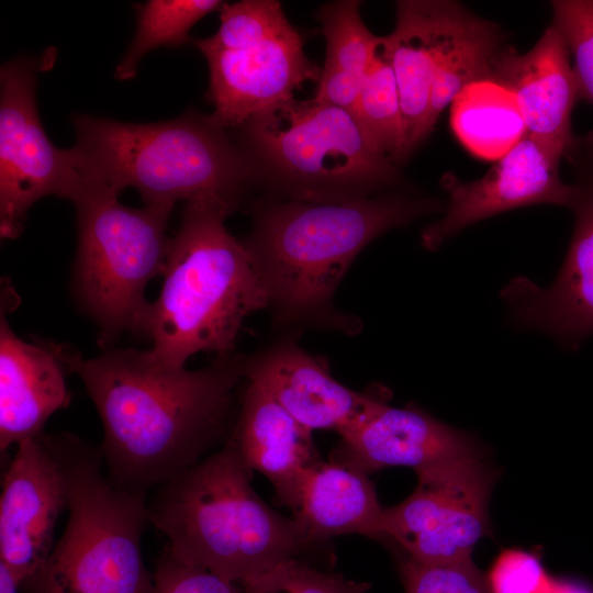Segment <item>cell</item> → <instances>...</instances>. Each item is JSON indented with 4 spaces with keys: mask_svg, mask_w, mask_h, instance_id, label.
<instances>
[{
    "mask_svg": "<svg viewBox=\"0 0 593 593\" xmlns=\"http://www.w3.org/2000/svg\"><path fill=\"white\" fill-rule=\"evenodd\" d=\"M232 213L217 200L184 203L161 289L142 332L152 342V356L166 367L183 368L202 351L234 354L246 317L269 307L249 253L225 226Z\"/></svg>",
    "mask_w": 593,
    "mask_h": 593,
    "instance_id": "4",
    "label": "cell"
},
{
    "mask_svg": "<svg viewBox=\"0 0 593 593\" xmlns=\"http://www.w3.org/2000/svg\"><path fill=\"white\" fill-rule=\"evenodd\" d=\"M75 435L42 434L21 441L2 480L0 562L21 583L54 548L56 523L68 511Z\"/></svg>",
    "mask_w": 593,
    "mask_h": 593,
    "instance_id": "11",
    "label": "cell"
},
{
    "mask_svg": "<svg viewBox=\"0 0 593 593\" xmlns=\"http://www.w3.org/2000/svg\"><path fill=\"white\" fill-rule=\"evenodd\" d=\"M71 121L76 177L119 195L134 188L144 205L217 200L235 212L256 184L246 153L211 114L191 110L155 123L75 114Z\"/></svg>",
    "mask_w": 593,
    "mask_h": 593,
    "instance_id": "3",
    "label": "cell"
},
{
    "mask_svg": "<svg viewBox=\"0 0 593 593\" xmlns=\"http://www.w3.org/2000/svg\"><path fill=\"white\" fill-rule=\"evenodd\" d=\"M417 479L409 497L384 508V537H391L410 559L421 563L471 560L478 541L491 534V471L479 455H472Z\"/></svg>",
    "mask_w": 593,
    "mask_h": 593,
    "instance_id": "10",
    "label": "cell"
},
{
    "mask_svg": "<svg viewBox=\"0 0 593 593\" xmlns=\"http://www.w3.org/2000/svg\"><path fill=\"white\" fill-rule=\"evenodd\" d=\"M76 373L103 426L109 479L147 494L198 463L224 433L245 358L217 357L197 370L170 368L147 350L109 347L93 358L48 340Z\"/></svg>",
    "mask_w": 593,
    "mask_h": 593,
    "instance_id": "1",
    "label": "cell"
},
{
    "mask_svg": "<svg viewBox=\"0 0 593 593\" xmlns=\"http://www.w3.org/2000/svg\"><path fill=\"white\" fill-rule=\"evenodd\" d=\"M251 470L227 443L148 501L149 522L178 560L242 583L299 558L310 546L292 517L269 507L250 483Z\"/></svg>",
    "mask_w": 593,
    "mask_h": 593,
    "instance_id": "5",
    "label": "cell"
},
{
    "mask_svg": "<svg viewBox=\"0 0 593 593\" xmlns=\"http://www.w3.org/2000/svg\"><path fill=\"white\" fill-rule=\"evenodd\" d=\"M550 593H593V590L579 582L556 579Z\"/></svg>",
    "mask_w": 593,
    "mask_h": 593,
    "instance_id": "34",
    "label": "cell"
},
{
    "mask_svg": "<svg viewBox=\"0 0 593 593\" xmlns=\"http://www.w3.org/2000/svg\"><path fill=\"white\" fill-rule=\"evenodd\" d=\"M244 377L307 429L335 430L340 437L355 429L382 399L335 380L322 359L303 349L294 336H284L245 358Z\"/></svg>",
    "mask_w": 593,
    "mask_h": 593,
    "instance_id": "15",
    "label": "cell"
},
{
    "mask_svg": "<svg viewBox=\"0 0 593 593\" xmlns=\"http://www.w3.org/2000/svg\"><path fill=\"white\" fill-rule=\"evenodd\" d=\"M399 570L405 593H490L485 575L472 559L427 564L407 557Z\"/></svg>",
    "mask_w": 593,
    "mask_h": 593,
    "instance_id": "30",
    "label": "cell"
},
{
    "mask_svg": "<svg viewBox=\"0 0 593 593\" xmlns=\"http://www.w3.org/2000/svg\"><path fill=\"white\" fill-rule=\"evenodd\" d=\"M219 0H149L136 5L134 37L118 64L114 77L136 76L142 58L159 47H179L191 42L190 31L202 18L220 10Z\"/></svg>",
    "mask_w": 593,
    "mask_h": 593,
    "instance_id": "25",
    "label": "cell"
},
{
    "mask_svg": "<svg viewBox=\"0 0 593 593\" xmlns=\"http://www.w3.org/2000/svg\"><path fill=\"white\" fill-rule=\"evenodd\" d=\"M205 57L211 114L224 128H238L256 114L290 99L321 69L303 51L291 26L277 35L234 49L198 48Z\"/></svg>",
    "mask_w": 593,
    "mask_h": 593,
    "instance_id": "14",
    "label": "cell"
},
{
    "mask_svg": "<svg viewBox=\"0 0 593 593\" xmlns=\"http://www.w3.org/2000/svg\"><path fill=\"white\" fill-rule=\"evenodd\" d=\"M152 577V593H245L239 583L184 563L166 549Z\"/></svg>",
    "mask_w": 593,
    "mask_h": 593,
    "instance_id": "32",
    "label": "cell"
},
{
    "mask_svg": "<svg viewBox=\"0 0 593 593\" xmlns=\"http://www.w3.org/2000/svg\"><path fill=\"white\" fill-rule=\"evenodd\" d=\"M567 157L575 171L568 205L574 228L562 267L550 287L518 277L502 298L517 325L575 348L593 334V144L577 142Z\"/></svg>",
    "mask_w": 593,
    "mask_h": 593,
    "instance_id": "12",
    "label": "cell"
},
{
    "mask_svg": "<svg viewBox=\"0 0 593 593\" xmlns=\"http://www.w3.org/2000/svg\"><path fill=\"white\" fill-rule=\"evenodd\" d=\"M256 184L279 199L337 203L368 198L400 182L394 163L343 108L290 99L237 128Z\"/></svg>",
    "mask_w": 593,
    "mask_h": 593,
    "instance_id": "6",
    "label": "cell"
},
{
    "mask_svg": "<svg viewBox=\"0 0 593 593\" xmlns=\"http://www.w3.org/2000/svg\"><path fill=\"white\" fill-rule=\"evenodd\" d=\"M451 105L455 133L480 157L499 159L526 134L513 94L491 80L472 83Z\"/></svg>",
    "mask_w": 593,
    "mask_h": 593,
    "instance_id": "24",
    "label": "cell"
},
{
    "mask_svg": "<svg viewBox=\"0 0 593 593\" xmlns=\"http://www.w3.org/2000/svg\"><path fill=\"white\" fill-rule=\"evenodd\" d=\"M221 24L209 37L194 38L195 47L234 49L284 32L292 25L279 1L244 0L223 3Z\"/></svg>",
    "mask_w": 593,
    "mask_h": 593,
    "instance_id": "27",
    "label": "cell"
},
{
    "mask_svg": "<svg viewBox=\"0 0 593 593\" xmlns=\"http://www.w3.org/2000/svg\"><path fill=\"white\" fill-rule=\"evenodd\" d=\"M353 114L383 155L393 163L406 158L399 89L392 66L380 44L363 78Z\"/></svg>",
    "mask_w": 593,
    "mask_h": 593,
    "instance_id": "26",
    "label": "cell"
},
{
    "mask_svg": "<svg viewBox=\"0 0 593 593\" xmlns=\"http://www.w3.org/2000/svg\"><path fill=\"white\" fill-rule=\"evenodd\" d=\"M563 157L525 134L482 178L461 182L447 177V206L422 231V245L437 250L461 230L505 211L542 203L568 206L572 184L560 177Z\"/></svg>",
    "mask_w": 593,
    "mask_h": 593,
    "instance_id": "13",
    "label": "cell"
},
{
    "mask_svg": "<svg viewBox=\"0 0 593 593\" xmlns=\"http://www.w3.org/2000/svg\"><path fill=\"white\" fill-rule=\"evenodd\" d=\"M248 381V380H247ZM253 471L267 477L288 506L310 466L320 459L312 430L296 422L269 393L248 381L228 439Z\"/></svg>",
    "mask_w": 593,
    "mask_h": 593,
    "instance_id": "21",
    "label": "cell"
},
{
    "mask_svg": "<svg viewBox=\"0 0 593 593\" xmlns=\"http://www.w3.org/2000/svg\"><path fill=\"white\" fill-rule=\"evenodd\" d=\"M56 51L14 57L0 69V236L16 238L38 200L68 199L75 178L69 149L46 135L36 107L38 74L55 63Z\"/></svg>",
    "mask_w": 593,
    "mask_h": 593,
    "instance_id": "9",
    "label": "cell"
},
{
    "mask_svg": "<svg viewBox=\"0 0 593 593\" xmlns=\"http://www.w3.org/2000/svg\"><path fill=\"white\" fill-rule=\"evenodd\" d=\"M20 583L8 567L0 562V593H18Z\"/></svg>",
    "mask_w": 593,
    "mask_h": 593,
    "instance_id": "33",
    "label": "cell"
},
{
    "mask_svg": "<svg viewBox=\"0 0 593 593\" xmlns=\"http://www.w3.org/2000/svg\"><path fill=\"white\" fill-rule=\"evenodd\" d=\"M485 580L490 593H550L556 581L539 552L517 547L500 551Z\"/></svg>",
    "mask_w": 593,
    "mask_h": 593,
    "instance_id": "31",
    "label": "cell"
},
{
    "mask_svg": "<svg viewBox=\"0 0 593 593\" xmlns=\"http://www.w3.org/2000/svg\"><path fill=\"white\" fill-rule=\"evenodd\" d=\"M101 451L75 437L66 528L22 593H152L142 558L147 494L114 484Z\"/></svg>",
    "mask_w": 593,
    "mask_h": 593,
    "instance_id": "8",
    "label": "cell"
},
{
    "mask_svg": "<svg viewBox=\"0 0 593 593\" xmlns=\"http://www.w3.org/2000/svg\"><path fill=\"white\" fill-rule=\"evenodd\" d=\"M500 27L459 4L437 56L430 96L433 127L463 90L488 80L493 58L502 46Z\"/></svg>",
    "mask_w": 593,
    "mask_h": 593,
    "instance_id": "23",
    "label": "cell"
},
{
    "mask_svg": "<svg viewBox=\"0 0 593 593\" xmlns=\"http://www.w3.org/2000/svg\"><path fill=\"white\" fill-rule=\"evenodd\" d=\"M0 314V450L44 432L48 418L70 403L63 362L45 339L27 343ZM68 373V372H67Z\"/></svg>",
    "mask_w": 593,
    "mask_h": 593,
    "instance_id": "18",
    "label": "cell"
},
{
    "mask_svg": "<svg viewBox=\"0 0 593 593\" xmlns=\"http://www.w3.org/2000/svg\"><path fill=\"white\" fill-rule=\"evenodd\" d=\"M552 25L569 46L580 86V99L593 102V0L551 2Z\"/></svg>",
    "mask_w": 593,
    "mask_h": 593,
    "instance_id": "29",
    "label": "cell"
},
{
    "mask_svg": "<svg viewBox=\"0 0 593 593\" xmlns=\"http://www.w3.org/2000/svg\"><path fill=\"white\" fill-rule=\"evenodd\" d=\"M245 593H366L370 585L290 559L240 583Z\"/></svg>",
    "mask_w": 593,
    "mask_h": 593,
    "instance_id": "28",
    "label": "cell"
},
{
    "mask_svg": "<svg viewBox=\"0 0 593 593\" xmlns=\"http://www.w3.org/2000/svg\"><path fill=\"white\" fill-rule=\"evenodd\" d=\"M443 210L436 199L401 192L337 203L257 201L243 243L277 324L354 334L359 320L336 309L334 295L355 258L389 230Z\"/></svg>",
    "mask_w": 593,
    "mask_h": 593,
    "instance_id": "2",
    "label": "cell"
},
{
    "mask_svg": "<svg viewBox=\"0 0 593 593\" xmlns=\"http://www.w3.org/2000/svg\"><path fill=\"white\" fill-rule=\"evenodd\" d=\"M513 94L526 134L567 156L575 146L572 111L580 86L567 41L552 24L526 53L502 47L489 79Z\"/></svg>",
    "mask_w": 593,
    "mask_h": 593,
    "instance_id": "16",
    "label": "cell"
},
{
    "mask_svg": "<svg viewBox=\"0 0 593 593\" xmlns=\"http://www.w3.org/2000/svg\"><path fill=\"white\" fill-rule=\"evenodd\" d=\"M459 3L454 1L402 0L396 2V24L381 37L402 107L406 157L434 130L430 96L436 60Z\"/></svg>",
    "mask_w": 593,
    "mask_h": 593,
    "instance_id": "19",
    "label": "cell"
},
{
    "mask_svg": "<svg viewBox=\"0 0 593 593\" xmlns=\"http://www.w3.org/2000/svg\"><path fill=\"white\" fill-rule=\"evenodd\" d=\"M288 507L309 546L346 534L384 537V508L367 473L339 460L310 466Z\"/></svg>",
    "mask_w": 593,
    "mask_h": 593,
    "instance_id": "20",
    "label": "cell"
},
{
    "mask_svg": "<svg viewBox=\"0 0 593 593\" xmlns=\"http://www.w3.org/2000/svg\"><path fill=\"white\" fill-rule=\"evenodd\" d=\"M107 187L77 178L68 200L76 209L78 245L71 288L105 349L120 336H142L150 302L148 282L163 276L174 209L127 206Z\"/></svg>",
    "mask_w": 593,
    "mask_h": 593,
    "instance_id": "7",
    "label": "cell"
},
{
    "mask_svg": "<svg viewBox=\"0 0 593 593\" xmlns=\"http://www.w3.org/2000/svg\"><path fill=\"white\" fill-rule=\"evenodd\" d=\"M316 18L326 41V58L313 99L353 113L381 37L363 23L357 0L324 3Z\"/></svg>",
    "mask_w": 593,
    "mask_h": 593,
    "instance_id": "22",
    "label": "cell"
},
{
    "mask_svg": "<svg viewBox=\"0 0 593 593\" xmlns=\"http://www.w3.org/2000/svg\"><path fill=\"white\" fill-rule=\"evenodd\" d=\"M478 454L466 433L417 407H394L381 399L355 429L342 437L338 460L366 473L410 467L421 477L446 462Z\"/></svg>",
    "mask_w": 593,
    "mask_h": 593,
    "instance_id": "17",
    "label": "cell"
}]
</instances>
